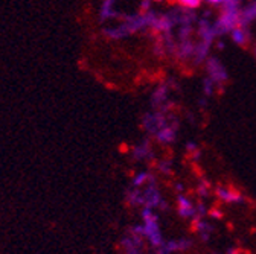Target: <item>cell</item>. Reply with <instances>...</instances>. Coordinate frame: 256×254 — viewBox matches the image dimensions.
Segmentation results:
<instances>
[{
  "mask_svg": "<svg viewBox=\"0 0 256 254\" xmlns=\"http://www.w3.org/2000/svg\"><path fill=\"white\" fill-rule=\"evenodd\" d=\"M157 2H160V0H157Z\"/></svg>",
  "mask_w": 256,
  "mask_h": 254,
  "instance_id": "20",
  "label": "cell"
},
{
  "mask_svg": "<svg viewBox=\"0 0 256 254\" xmlns=\"http://www.w3.org/2000/svg\"><path fill=\"white\" fill-rule=\"evenodd\" d=\"M165 118L160 115V113H154V115H147L144 119V127L150 131V132H159L162 128H165L166 125Z\"/></svg>",
  "mask_w": 256,
  "mask_h": 254,
  "instance_id": "4",
  "label": "cell"
},
{
  "mask_svg": "<svg viewBox=\"0 0 256 254\" xmlns=\"http://www.w3.org/2000/svg\"><path fill=\"white\" fill-rule=\"evenodd\" d=\"M176 129H177V125L162 128L159 132H156L157 142L159 143H163V145H168L171 142H174V140H176Z\"/></svg>",
  "mask_w": 256,
  "mask_h": 254,
  "instance_id": "7",
  "label": "cell"
},
{
  "mask_svg": "<svg viewBox=\"0 0 256 254\" xmlns=\"http://www.w3.org/2000/svg\"><path fill=\"white\" fill-rule=\"evenodd\" d=\"M240 3H241V0H226L221 6H223V9H238Z\"/></svg>",
  "mask_w": 256,
  "mask_h": 254,
  "instance_id": "15",
  "label": "cell"
},
{
  "mask_svg": "<svg viewBox=\"0 0 256 254\" xmlns=\"http://www.w3.org/2000/svg\"><path fill=\"white\" fill-rule=\"evenodd\" d=\"M176 50H177V55L179 56H182V58H188V56H191V55L195 53V44L186 38V40L182 41V44Z\"/></svg>",
  "mask_w": 256,
  "mask_h": 254,
  "instance_id": "10",
  "label": "cell"
},
{
  "mask_svg": "<svg viewBox=\"0 0 256 254\" xmlns=\"http://www.w3.org/2000/svg\"><path fill=\"white\" fill-rule=\"evenodd\" d=\"M206 69H208V73L211 75V79L217 84H221L224 81H227V72L226 69L223 67V64L220 61H217L215 58H209L206 61Z\"/></svg>",
  "mask_w": 256,
  "mask_h": 254,
  "instance_id": "3",
  "label": "cell"
},
{
  "mask_svg": "<svg viewBox=\"0 0 256 254\" xmlns=\"http://www.w3.org/2000/svg\"><path fill=\"white\" fill-rule=\"evenodd\" d=\"M226 2V0H208V3L211 5H223Z\"/></svg>",
  "mask_w": 256,
  "mask_h": 254,
  "instance_id": "17",
  "label": "cell"
},
{
  "mask_svg": "<svg viewBox=\"0 0 256 254\" xmlns=\"http://www.w3.org/2000/svg\"><path fill=\"white\" fill-rule=\"evenodd\" d=\"M166 99V87H160L154 95H153V104L156 105H159L162 101H165Z\"/></svg>",
  "mask_w": 256,
  "mask_h": 254,
  "instance_id": "12",
  "label": "cell"
},
{
  "mask_svg": "<svg viewBox=\"0 0 256 254\" xmlns=\"http://www.w3.org/2000/svg\"><path fill=\"white\" fill-rule=\"evenodd\" d=\"M150 178H151V177H150L148 174H145V172L137 174V175L134 177V180H133V184H134V186H142L144 183H147Z\"/></svg>",
  "mask_w": 256,
  "mask_h": 254,
  "instance_id": "14",
  "label": "cell"
},
{
  "mask_svg": "<svg viewBox=\"0 0 256 254\" xmlns=\"http://www.w3.org/2000/svg\"><path fill=\"white\" fill-rule=\"evenodd\" d=\"M231 37H232V40L237 43V44H240V46H244L247 41H249V38H250V34H249V27L247 26H237V27H234V29L231 31Z\"/></svg>",
  "mask_w": 256,
  "mask_h": 254,
  "instance_id": "8",
  "label": "cell"
},
{
  "mask_svg": "<svg viewBox=\"0 0 256 254\" xmlns=\"http://www.w3.org/2000/svg\"><path fill=\"white\" fill-rule=\"evenodd\" d=\"M116 0H104V3L101 6V11H99V20L101 21H105L107 18L113 17L116 12L113 11V5H115Z\"/></svg>",
  "mask_w": 256,
  "mask_h": 254,
  "instance_id": "11",
  "label": "cell"
},
{
  "mask_svg": "<svg viewBox=\"0 0 256 254\" xmlns=\"http://www.w3.org/2000/svg\"><path fill=\"white\" fill-rule=\"evenodd\" d=\"M256 18V2H253L252 5H249L247 8H244L241 11V26H249L250 21H253Z\"/></svg>",
  "mask_w": 256,
  "mask_h": 254,
  "instance_id": "9",
  "label": "cell"
},
{
  "mask_svg": "<svg viewBox=\"0 0 256 254\" xmlns=\"http://www.w3.org/2000/svg\"><path fill=\"white\" fill-rule=\"evenodd\" d=\"M142 216L145 219L144 224V235L151 241L153 245L160 247L162 245V238L159 233V224H157V216L153 213V210L150 207H145L144 212H142Z\"/></svg>",
  "mask_w": 256,
  "mask_h": 254,
  "instance_id": "2",
  "label": "cell"
},
{
  "mask_svg": "<svg viewBox=\"0 0 256 254\" xmlns=\"http://www.w3.org/2000/svg\"><path fill=\"white\" fill-rule=\"evenodd\" d=\"M179 2H180V5H182L183 8H188V9H195V8L200 6L202 0H179Z\"/></svg>",
  "mask_w": 256,
  "mask_h": 254,
  "instance_id": "13",
  "label": "cell"
},
{
  "mask_svg": "<svg viewBox=\"0 0 256 254\" xmlns=\"http://www.w3.org/2000/svg\"><path fill=\"white\" fill-rule=\"evenodd\" d=\"M241 23V9H223V14L214 24L215 35H223L226 32H231L234 27L240 26Z\"/></svg>",
  "mask_w": 256,
  "mask_h": 254,
  "instance_id": "1",
  "label": "cell"
},
{
  "mask_svg": "<svg viewBox=\"0 0 256 254\" xmlns=\"http://www.w3.org/2000/svg\"><path fill=\"white\" fill-rule=\"evenodd\" d=\"M255 55H256V47H255Z\"/></svg>",
  "mask_w": 256,
  "mask_h": 254,
  "instance_id": "19",
  "label": "cell"
},
{
  "mask_svg": "<svg viewBox=\"0 0 256 254\" xmlns=\"http://www.w3.org/2000/svg\"><path fill=\"white\" fill-rule=\"evenodd\" d=\"M188 149H189V151H192V149L195 151V149H197V145H195V143H188Z\"/></svg>",
  "mask_w": 256,
  "mask_h": 254,
  "instance_id": "18",
  "label": "cell"
},
{
  "mask_svg": "<svg viewBox=\"0 0 256 254\" xmlns=\"http://www.w3.org/2000/svg\"><path fill=\"white\" fill-rule=\"evenodd\" d=\"M212 79H206L205 81V93L208 95V96H211L212 95Z\"/></svg>",
  "mask_w": 256,
  "mask_h": 254,
  "instance_id": "16",
  "label": "cell"
},
{
  "mask_svg": "<svg viewBox=\"0 0 256 254\" xmlns=\"http://www.w3.org/2000/svg\"><path fill=\"white\" fill-rule=\"evenodd\" d=\"M217 196L220 200L226 201V203H241L243 201V196L238 192H234L227 187H218L217 189Z\"/></svg>",
  "mask_w": 256,
  "mask_h": 254,
  "instance_id": "6",
  "label": "cell"
},
{
  "mask_svg": "<svg viewBox=\"0 0 256 254\" xmlns=\"http://www.w3.org/2000/svg\"><path fill=\"white\" fill-rule=\"evenodd\" d=\"M177 203H179V213H180V216H183V218H192L195 215L197 209L194 207L192 201L188 200L186 196L179 195Z\"/></svg>",
  "mask_w": 256,
  "mask_h": 254,
  "instance_id": "5",
  "label": "cell"
}]
</instances>
